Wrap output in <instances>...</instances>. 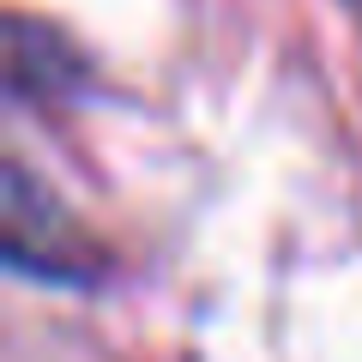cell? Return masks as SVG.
Listing matches in <instances>:
<instances>
[{
  "mask_svg": "<svg viewBox=\"0 0 362 362\" xmlns=\"http://www.w3.org/2000/svg\"><path fill=\"white\" fill-rule=\"evenodd\" d=\"M6 259L30 278H49V284H85L97 272L90 247L78 242V230L54 206V194H42L25 175V163L6 169Z\"/></svg>",
  "mask_w": 362,
  "mask_h": 362,
  "instance_id": "cell-1",
  "label": "cell"
},
{
  "mask_svg": "<svg viewBox=\"0 0 362 362\" xmlns=\"http://www.w3.org/2000/svg\"><path fill=\"white\" fill-rule=\"evenodd\" d=\"M78 78H85L78 54L49 25H37L25 13L6 18V90L18 103H30V97H66Z\"/></svg>",
  "mask_w": 362,
  "mask_h": 362,
  "instance_id": "cell-2",
  "label": "cell"
}]
</instances>
